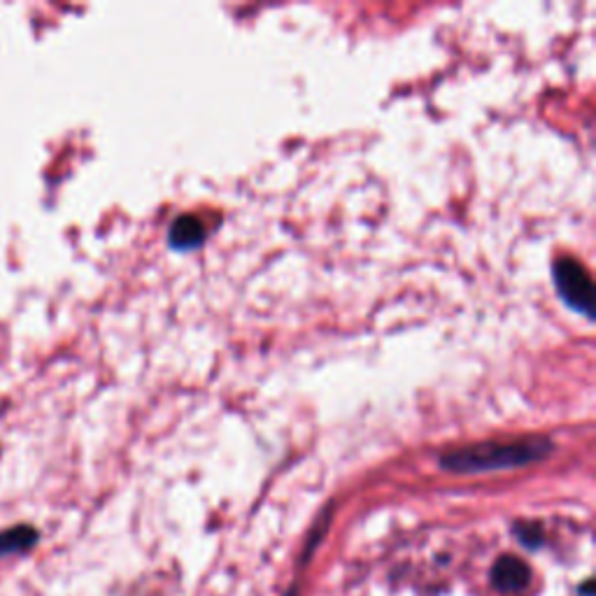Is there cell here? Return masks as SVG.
<instances>
[{
  "label": "cell",
  "instance_id": "277c9868",
  "mask_svg": "<svg viewBox=\"0 0 596 596\" xmlns=\"http://www.w3.org/2000/svg\"><path fill=\"white\" fill-rule=\"evenodd\" d=\"M206 238V229L201 220L194 214H183L177 217L173 229H171V245L175 249H191L196 245H201Z\"/></svg>",
  "mask_w": 596,
  "mask_h": 596
},
{
  "label": "cell",
  "instance_id": "7a4b0ae2",
  "mask_svg": "<svg viewBox=\"0 0 596 596\" xmlns=\"http://www.w3.org/2000/svg\"><path fill=\"white\" fill-rule=\"evenodd\" d=\"M554 284L562 299L587 317L594 315V287L585 266L575 259H557L554 261Z\"/></svg>",
  "mask_w": 596,
  "mask_h": 596
},
{
  "label": "cell",
  "instance_id": "5b68a950",
  "mask_svg": "<svg viewBox=\"0 0 596 596\" xmlns=\"http://www.w3.org/2000/svg\"><path fill=\"white\" fill-rule=\"evenodd\" d=\"M38 540V534L31 527H14L10 531L0 534V554H10V552H22L35 546Z\"/></svg>",
  "mask_w": 596,
  "mask_h": 596
},
{
  "label": "cell",
  "instance_id": "8992f818",
  "mask_svg": "<svg viewBox=\"0 0 596 596\" xmlns=\"http://www.w3.org/2000/svg\"><path fill=\"white\" fill-rule=\"evenodd\" d=\"M287 596H296V589H292V592H289Z\"/></svg>",
  "mask_w": 596,
  "mask_h": 596
},
{
  "label": "cell",
  "instance_id": "6da1fadb",
  "mask_svg": "<svg viewBox=\"0 0 596 596\" xmlns=\"http://www.w3.org/2000/svg\"><path fill=\"white\" fill-rule=\"evenodd\" d=\"M554 449L548 439L529 436L517 441H487L453 449L441 457V466L453 474H490L503 468L529 466L546 459Z\"/></svg>",
  "mask_w": 596,
  "mask_h": 596
},
{
  "label": "cell",
  "instance_id": "3957f363",
  "mask_svg": "<svg viewBox=\"0 0 596 596\" xmlns=\"http://www.w3.org/2000/svg\"><path fill=\"white\" fill-rule=\"evenodd\" d=\"M492 583L499 592L513 594L527 589L531 583V569L515 554H503L492 569Z\"/></svg>",
  "mask_w": 596,
  "mask_h": 596
}]
</instances>
